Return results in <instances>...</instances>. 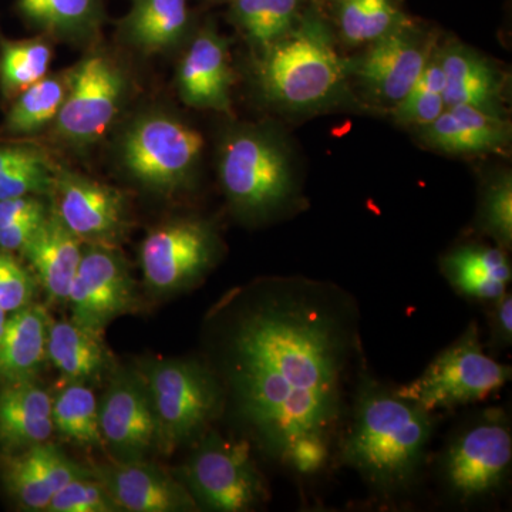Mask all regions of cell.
<instances>
[{"label": "cell", "instance_id": "cell-1", "mask_svg": "<svg viewBox=\"0 0 512 512\" xmlns=\"http://www.w3.org/2000/svg\"><path fill=\"white\" fill-rule=\"evenodd\" d=\"M225 320L222 370L235 413L268 456L328 443L342 416L359 312L338 286L281 278L252 289Z\"/></svg>", "mask_w": 512, "mask_h": 512}, {"label": "cell", "instance_id": "cell-2", "mask_svg": "<svg viewBox=\"0 0 512 512\" xmlns=\"http://www.w3.org/2000/svg\"><path fill=\"white\" fill-rule=\"evenodd\" d=\"M433 429L430 412L363 370L340 460L377 491L399 493L419 473Z\"/></svg>", "mask_w": 512, "mask_h": 512}, {"label": "cell", "instance_id": "cell-3", "mask_svg": "<svg viewBox=\"0 0 512 512\" xmlns=\"http://www.w3.org/2000/svg\"><path fill=\"white\" fill-rule=\"evenodd\" d=\"M158 426L157 450L171 454L220 416L225 390L211 369L191 359H148L138 366Z\"/></svg>", "mask_w": 512, "mask_h": 512}, {"label": "cell", "instance_id": "cell-4", "mask_svg": "<svg viewBox=\"0 0 512 512\" xmlns=\"http://www.w3.org/2000/svg\"><path fill=\"white\" fill-rule=\"evenodd\" d=\"M266 49L259 67L262 87L269 99L291 109L323 103L346 73L328 29L316 19L305 20Z\"/></svg>", "mask_w": 512, "mask_h": 512}, {"label": "cell", "instance_id": "cell-5", "mask_svg": "<svg viewBox=\"0 0 512 512\" xmlns=\"http://www.w3.org/2000/svg\"><path fill=\"white\" fill-rule=\"evenodd\" d=\"M510 379V366L485 355L473 322L417 379L399 387L397 393L433 413L480 402Z\"/></svg>", "mask_w": 512, "mask_h": 512}, {"label": "cell", "instance_id": "cell-6", "mask_svg": "<svg viewBox=\"0 0 512 512\" xmlns=\"http://www.w3.org/2000/svg\"><path fill=\"white\" fill-rule=\"evenodd\" d=\"M512 436L507 416L487 410L458 431L441 458V478L461 503L493 494L510 474Z\"/></svg>", "mask_w": 512, "mask_h": 512}, {"label": "cell", "instance_id": "cell-7", "mask_svg": "<svg viewBox=\"0 0 512 512\" xmlns=\"http://www.w3.org/2000/svg\"><path fill=\"white\" fill-rule=\"evenodd\" d=\"M183 483L198 505L208 510H254L266 488L245 441L225 440L210 433L195 448L183 471Z\"/></svg>", "mask_w": 512, "mask_h": 512}, {"label": "cell", "instance_id": "cell-8", "mask_svg": "<svg viewBox=\"0 0 512 512\" xmlns=\"http://www.w3.org/2000/svg\"><path fill=\"white\" fill-rule=\"evenodd\" d=\"M220 171L229 201L245 214H269L291 197L288 158L275 141L262 134L241 133L229 138Z\"/></svg>", "mask_w": 512, "mask_h": 512}, {"label": "cell", "instance_id": "cell-9", "mask_svg": "<svg viewBox=\"0 0 512 512\" xmlns=\"http://www.w3.org/2000/svg\"><path fill=\"white\" fill-rule=\"evenodd\" d=\"M204 138L194 128L165 116L137 121L123 143V161L138 181L158 190H174L191 173Z\"/></svg>", "mask_w": 512, "mask_h": 512}, {"label": "cell", "instance_id": "cell-10", "mask_svg": "<svg viewBox=\"0 0 512 512\" xmlns=\"http://www.w3.org/2000/svg\"><path fill=\"white\" fill-rule=\"evenodd\" d=\"M215 247L214 232L202 221H173L151 229L140 254L148 289L174 293L194 285L211 268Z\"/></svg>", "mask_w": 512, "mask_h": 512}, {"label": "cell", "instance_id": "cell-11", "mask_svg": "<svg viewBox=\"0 0 512 512\" xmlns=\"http://www.w3.org/2000/svg\"><path fill=\"white\" fill-rule=\"evenodd\" d=\"M136 302V284L123 256L111 245L87 244L67 299L73 322L103 332Z\"/></svg>", "mask_w": 512, "mask_h": 512}, {"label": "cell", "instance_id": "cell-12", "mask_svg": "<svg viewBox=\"0 0 512 512\" xmlns=\"http://www.w3.org/2000/svg\"><path fill=\"white\" fill-rule=\"evenodd\" d=\"M124 93L123 74L103 56L87 57L69 77L66 99L56 116V130L70 143H94L103 136Z\"/></svg>", "mask_w": 512, "mask_h": 512}, {"label": "cell", "instance_id": "cell-13", "mask_svg": "<svg viewBox=\"0 0 512 512\" xmlns=\"http://www.w3.org/2000/svg\"><path fill=\"white\" fill-rule=\"evenodd\" d=\"M104 447L116 460H144L157 450L158 426L150 393L138 369H117L99 403Z\"/></svg>", "mask_w": 512, "mask_h": 512}, {"label": "cell", "instance_id": "cell-14", "mask_svg": "<svg viewBox=\"0 0 512 512\" xmlns=\"http://www.w3.org/2000/svg\"><path fill=\"white\" fill-rule=\"evenodd\" d=\"M53 212L86 244L111 245L127 225L126 200L120 191L80 175L57 173L52 192Z\"/></svg>", "mask_w": 512, "mask_h": 512}, {"label": "cell", "instance_id": "cell-15", "mask_svg": "<svg viewBox=\"0 0 512 512\" xmlns=\"http://www.w3.org/2000/svg\"><path fill=\"white\" fill-rule=\"evenodd\" d=\"M123 511L184 512L198 510L183 481L144 460H116L90 468Z\"/></svg>", "mask_w": 512, "mask_h": 512}, {"label": "cell", "instance_id": "cell-16", "mask_svg": "<svg viewBox=\"0 0 512 512\" xmlns=\"http://www.w3.org/2000/svg\"><path fill=\"white\" fill-rule=\"evenodd\" d=\"M2 478L10 497L28 511H46L53 495L70 481L92 476L73 463L56 444H35L0 457Z\"/></svg>", "mask_w": 512, "mask_h": 512}, {"label": "cell", "instance_id": "cell-17", "mask_svg": "<svg viewBox=\"0 0 512 512\" xmlns=\"http://www.w3.org/2000/svg\"><path fill=\"white\" fill-rule=\"evenodd\" d=\"M429 49L404 30L375 40V45L356 64L355 72L373 93L390 101L402 100L429 63Z\"/></svg>", "mask_w": 512, "mask_h": 512}, {"label": "cell", "instance_id": "cell-18", "mask_svg": "<svg viewBox=\"0 0 512 512\" xmlns=\"http://www.w3.org/2000/svg\"><path fill=\"white\" fill-rule=\"evenodd\" d=\"M82 244L52 211L46 215L28 244L20 249V254L32 266L50 303H67L82 259Z\"/></svg>", "mask_w": 512, "mask_h": 512}, {"label": "cell", "instance_id": "cell-19", "mask_svg": "<svg viewBox=\"0 0 512 512\" xmlns=\"http://www.w3.org/2000/svg\"><path fill=\"white\" fill-rule=\"evenodd\" d=\"M227 47L217 33L207 29L195 37L178 72V87L185 103L198 109L229 110Z\"/></svg>", "mask_w": 512, "mask_h": 512}, {"label": "cell", "instance_id": "cell-20", "mask_svg": "<svg viewBox=\"0 0 512 512\" xmlns=\"http://www.w3.org/2000/svg\"><path fill=\"white\" fill-rule=\"evenodd\" d=\"M53 397L33 380L3 384L0 390V450L15 453L45 443L55 433Z\"/></svg>", "mask_w": 512, "mask_h": 512}, {"label": "cell", "instance_id": "cell-21", "mask_svg": "<svg viewBox=\"0 0 512 512\" xmlns=\"http://www.w3.org/2000/svg\"><path fill=\"white\" fill-rule=\"evenodd\" d=\"M446 73V107L470 106L501 117L504 79L497 69L463 46L448 47L439 60Z\"/></svg>", "mask_w": 512, "mask_h": 512}, {"label": "cell", "instance_id": "cell-22", "mask_svg": "<svg viewBox=\"0 0 512 512\" xmlns=\"http://www.w3.org/2000/svg\"><path fill=\"white\" fill-rule=\"evenodd\" d=\"M426 140L450 154L493 153L507 146L510 130L503 117L470 106L448 107L424 126Z\"/></svg>", "mask_w": 512, "mask_h": 512}, {"label": "cell", "instance_id": "cell-23", "mask_svg": "<svg viewBox=\"0 0 512 512\" xmlns=\"http://www.w3.org/2000/svg\"><path fill=\"white\" fill-rule=\"evenodd\" d=\"M52 319L42 305L9 313L0 343V382L33 380L47 359V335Z\"/></svg>", "mask_w": 512, "mask_h": 512}, {"label": "cell", "instance_id": "cell-24", "mask_svg": "<svg viewBox=\"0 0 512 512\" xmlns=\"http://www.w3.org/2000/svg\"><path fill=\"white\" fill-rule=\"evenodd\" d=\"M103 332L84 328L72 319L50 322L47 359L67 383L99 380L111 367Z\"/></svg>", "mask_w": 512, "mask_h": 512}, {"label": "cell", "instance_id": "cell-25", "mask_svg": "<svg viewBox=\"0 0 512 512\" xmlns=\"http://www.w3.org/2000/svg\"><path fill=\"white\" fill-rule=\"evenodd\" d=\"M441 271L450 285L468 299L493 303L507 293L511 266L498 248L467 245L444 256Z\"/></svg>", "mask_w": 512, "mask_h": 512}, {"label": "cell", "instance_id": "cell-26", "mask_svg": "<svg viewBox=\"0 0 512 512\" xmlns=\"http://www.w3.org/2000/svg\"><path fill=\"white\" fill-rule=\"evenodd\" d=\"M188 20L187 0H133L121 28L134 45L161 50L180 42Z\"/></svg>", "mask_w": 512, "mask_h": 512}, {"label": "cell", "instance_id": "cell-27", "mask_svg": "<svg viewBox=\"0 0 512 512\" xmlns=\"http://www.w3.org/2000/svg\"><path fill=\"white\" fill-rule=\"evenodd\" d=\"M18 10L35 28L70 40L96 35L103 19L101 0H18Z\"/></svg>", "mask_w": 512, "mask_h": 512}, {"label": "cell", "instance_id": "cell-28", "mask_svg": "<svg viewBox=\"0 0 512 512\" xmlns=\"http://www.w3.org/2000/svg\"><path fill=\"white\" fill-rule=\"evenodd\" d=\"M55 431L82 447L104 448L99 423V402L86 383L70 382L53 397Z\"/></svg>", "mask_w": 512, "mask_h": 512}, {"label": "cell", "instance_id": "cell-29", "mask_svg": "<svg viewBox=\"0 0 512 512\" xmlns=\"http://www.w3.org/2000/svg\"><path fill=\"white\" fill-rule=\"evenodd\" d=\"M52 46L45 39L5 40L0 45V90L5 97H18L47 76Z\"/></svg>", "mask_w": 512, "mask_h": 512}, {"label": "cell", "instance_id": "cell-30", "mask_svg": "<svg viewBox=\"0 0 512 512\" xmlns=\"http://www.w3.org/2000/svg\"><path fill=\"white\" fill-rule=\"evenodd\" d=\"M69 90V79L46 76L15 97L6 116L3 131L9 134H30L55 120Z\"/></svg>", "mask_w": 512, "mask_h": 512}, {"label": "cell", "instance_id": "cell-31", "mask_svg": "<svg viewBox=\"0 0 512 512\" xmlns=\"http://www.w3.org/2000/svg\"><path fill=\"white\" fill-rule=\"evenodd\" d=\"M298 0H235L232 15L254 42L269 46L295 23Z\"/></svg>", "mask_w": 512, "mask_h": 512}, {"label": "cell", "instance_id": "cell-32", "mask_svg": "<svg viewBox=\"0 0 512 512\" xmlns=\"http://www.w3.org/2000/svg\"><path fill=\"white\" fill-rule=\"evenodd\" d=\"M400 15L390 0H343L340 26L350 43L375 42L396 29Z\"/></svg>", "mask_w": 512, "mask_h": 512}, {"label": "cell", "instance_id": "cell-33", "mask_svg": "<svg viewBox=\"0 0 512 512\" xmlns=\"http://www.w3.org/2000/svg\"><path fill=\"white\" fill-rule=\"evenodd\" d=\"M49 512H120L119 504L107 488L93 476L80 477L60 488L47 510Z\"/></svg>", "mask_w": 512, "mask_h": 512}, {"label": "cell", "instance_id": "cell-34", "mask_svg": "<svg viewBox=\"0 0 512 512\" xmlns=\"http://www.w3.org/2000/svg\"><path fill=\"white\" fill-rule=\"evenodd\" d=\"M35 291V276L0 249V308L6 313L19 311L32 303Z\"/></svg>", "mask_w": 512, "mask_h": 512}, {"label": "cell", "instance_id": "cell-35", "mask_svg": "<svg viewBox=\"0 0 512 512\" xmlns=\"http://www.w3.org/2000/svg\"><path fill=\"white\" fill-rule=\"evenodd\" d=\"M55 175L45 160L20 165L0 174V201L52 192Z\"/></svg>", "mask_w": 512, "mask_h": 512}, {"label": "cell", "instance_id": "cell-36", "mask_svg": "<svg viewBox=\"0 0 512 512\" xmlns=\"http://www.w3.org/2000/svg\"><path fill=\"white\" fill-rule=\"evenodd\" d=\"M484 228L503 245L512 241V183L510 175L495 181L484 198Z\"/></svg>", "mask_w": 512, "mask_h": 512}, {"label": "cell", "instance_id": "cell-37", "mask_svg": "<svg viewBox=\"0 0 512 512\" xmlns=\"http://www.w3.org/2000/svg\"><path fill=\"white\" fill-rule=\"evenodd\" d=\"M444 109L446 104L441 94L412 89L402 100L397 101L394 116L402 123L419 124L424 127L433 123Z\"/></svg>", "mask_w": 512, "mask_h": 512}, {"label": "cell", "instance_id": "cell-38", "mask_svg": "<svg viewBox=\"0 0 512 512\" xmlns=\"http://www.w3.org/2000/svg\"><path fill=\"white\" fill-rule=\"evenodd\" d=\"M491 345L495 349L510 348L512 343V296L504 293L493 302L490 312Z\"/></svg>", "mask_w": 512, "mask_h": 512}, {"label": "cell", "instance_id": "cell-39", "mask_svg": "<svg viewBox=\"0 0 512 512\" xmlns=\"http://www.w3.org/2000/svg\"><path fill=\"white\" fill-rule=\"evenodd\" d=\"M47 214H49V211L43 212V214L30 215V217L0 228V249L6 252H20V249L25 247L29 239L33 237Z\"/></svg>", "mask_w": 512, "mask_h": 512}, {"label": "cell", "instance_id": "cell-40", "mask_svg": "<svg viewBox=\"0 0 512 512\" xmlns=\"http://www.w3.org/2000/svg\"><path fill=\"white\" fill-rule=\"evenodd\" d=\"M43 212H47L45 202L39 200L37 195H26V197L0 201V228L30 217V215L43 214Z\"/></svg>", "mask_w": 512, "mask_h": 512}, {"label": "cell", "instance_id": "cell-41", "mask_svg": "<svg viewBox=\"0 0 512 512\" xmlns=\"http://www.w3.org/2000/svg\"><path fill=\"white\" fill-rule=\"evenodd\" d=\"M45 160L39 150L26 146H0V174L20 165L35 163Z\"/></svg>", "mask_w": 512, "mask_h": 512}, {"label": "cell", "instance_id": "cell-42", "mask_svg": "<svg viewBox=\"0 0 512 512\" xmlns=\"http://www.w3.org/2000/svg\"><path fill=\"white\" fill-rule=\"evenodd\" d=\"M412 89L443 96L444 89H446V73H444L440 62L427 63L424 69L421 70Z\"/></svg>", "mask_w": 512, "mask_h": 512}, {"label": "cell", "instance_id": "cell-43", "mask_svg": "<svg viewBox=\"0 0 512 512\" xmlns=\"http://www.w3.org/2000/svg\"><path fill=\"white\" fill-rule=\"evenodd\" d=\"M8 316L9 313H6L2 308H0V343H2L3 333H5L6 320H8Z\"/></svg>", "mask_w": 512, "mask_h": 512}]
</instances>
